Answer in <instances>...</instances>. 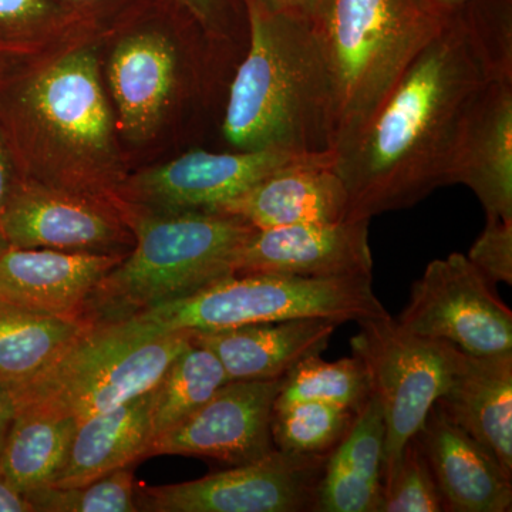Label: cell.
Returning a JSON list of instances; mask_svg holds the SVG:
<instances>
[{
  "mask_svg": "<svg viewBox=\"0 0 512 512\" xmlns=\"http://www.w3.org/2000/svg\"><path fill=\"white\" fill-rule=\"evenodd\" d=\"M505 73H512V0H470L451 10L372 119L336 151L346 220L406 210L450 185L468 114Z\"/></svg>",
  "mask_w": 512,
  "mask_h": 512,
  "instance_id": "6da1fadb",
  "label": "cell"
},
{
  "mask_svg": "<svg viewBox=\"0 0 512 512\" xmlns=\"http://www.w3.org/2000/svg\"><path fill=\"white\" fill-rule=\"evenodd\" d=\"M103 39L0 67V133L23 180L120 208L130 174L101 72Z\"/></svg>",
  "mask_w": 512,
  "mask_h": 512,
  "instance_id": "7a4b0ae2",
  "label": "cell"
},
{
  "mask_svg": "<svg viewBox=\"0 0 512 512\" xmlns=\"http://www.w3.org/2000/svg\"><path fill=\"white\" fill-rule=\"evenodd\" d=\"M247 53L229 84L222 134L235 150L333 153L332 87L311 19L244 0Z\"/></svg>",
  "mask_w": 512,
  "mask_h": 512,
  "instance_id": "3957f363",
  "label": "cell"
},
{
  "mask_svg": "<svg viewBox=\"0 0 512 512\" xmlns=\"http://www.w3.org/2000/svg\"><path fill=\"white\" fill-rule=\"evenodd\" d=\"M120 212L134 245L87 299L80 319L90 328L121 322L237 274L239 251L255 229L220 211H156L124 201Z\"/></svg>",
  "mask_w": 512,
  "mask_h": 512,
  "instance_id": "277c9868",
  "label": "cell"
},
{
  "mask_svg": "<svg viewBox=\"0 0 512 512\" xmlns=\"http://www.w3.org/2000/svg\"><path fill=\"white\" fill-rule=\"evenodd\" d=\"M451 10L431 0H318L311 19L332 87L333 154L362 130Z\"/></svg>",
  "mask_w": 512,
  "mask_h": 512,
  "instance_id": "5b68a950",
  "label": "cell"
},
{
  "mask_svg": "<svg viewBox=\"0 0 512 512\" xmlns=\"http://www.w3.org/2000/svg\"><path fill=\"white\" fill-rule=\"evenodd\" d=\"M101 72L121 140L144 144L210 86L212 42L174 0H150L107 33ZM101 46V47H103Z\"/></svg>",
  "mask_w": 512,
  "mask_h": 512,
  "instance_id": "8992f818",
  "label": "cell"
},
{
  "mask_svg": "<svg viewBox=\"0 0 512 512\" xmlns=\"http://www.w3.org/2000/svg\"><path fill=\"white\" fill-rule=\"evenodd\" d=\"M387 315L372 276L234 274L121 322L148 335H164L305 318L359 323Z\"/></svg>",
  "mask_w": 512,
  "mask_h": 512,
  "instance_id": "52a82bcc",
  "label": "cell"
},
{
  "mask_svg": "<svg viewBox=\"0 0 512 512\" xmlns=\"http://www.w3.org/2000/svg\"><path fill=\"white\" fill-rule=\"evenodd\" d=\"M190 343V332L148 335L126 322L94 326L16 394V406L40 407L82 423L153 390Z\"/></svg>",
  "mask_w": 512,
  "mask_h": 512,
  "instance_id": "ba28073f",
  "label": "cell"
},
{
  "mask_svg": "<svg viewBox=\"0 0 512 512\" xmlns=\"http://www.w3.org/2000/svg\"><path fill=\"white\" fill-rule=\"evenodd\" d=\"M359 326L350 345L365 365L370 390L382 407L384 480L447 389L461 350L443 340L412 335L390 315L362 320Z\"/></svg>",
  "mask_w": 512,
  "mask_h": 512,
  "instance_id": "9c48e42d",
  "label": "cell"
},
{
  "mask_svg": "<svg viewBox=\"0 0 512 512\" xmlns=\"http://www.w3.org/2000/svg\"><path fill=\"white\" fill-rule=\"evenodd\" d=\"M328 456L274 450L252 463L198 480L137 488L138 511H316Z\"/></svg>",
  "mask_w": 512,
  "mask_h": 512,
  "instance_id": "30bf717a",
  "label": "cell"
},
{
  "mask_svg": "<svg viewBox=\"0 0 512 512\" xmlns=\"http://www.w3.org/2000/svg\"><path fill=\"white\" fill-rule=\"evenodd\" d=\"M464 254L434 259L414 282L396 320L412 335L443 340L468 355L512 352V312Z\"/></svg>",
  "mask_w": 512,
  "mask_h": 512,
  "instance_id": "8fae6325",
  "label": "cell"
},
{
  "mask_svg": "<svg viewBox=\"0 0 512 512\" xmlns=\"http://www.w3.org/2000/svg\"><path fill=\"white\" fill-rule=\"evenodd\" d=\"M322 156L275 148L232 153L192 150L128 175L121 200L156 211H218L275 171Z\"/></svg>",
  "mask_w": 512,
  "mask_h": 512,
  "instance_id": "7c38bea8",
  "label": "cell"
},
{
  "mask_svg": "<svg viewBox=\"0 0 512 512\" xmlns=\"http://www.w3.org/2000/svg\"><path fill=\"white\" fill-rule=\"evenodd\" d=\"M285 377L227 382L207 403L151 441L147 458H212L229 467L252 463L276 450L272 410Z\"/></svg>",
  "mask_w": 512,
  "mask_h": 512,
  "instance_id": "4fadbf2b",
  "label": "cell"
},
{
  "mask_svg": "<svg viewBox=\"0 0 512 512\" xmlns=\"http://www.w3.org/2000/svg\"><path fill=\"white\" fill-rule=\"evenodd\" d=\"M9 247L127 254L134 245L116 205L22 180L0 215Z\"/></svg>",
  "mask_w": 512,
  "mask_h": 512,
  "instance_id": "5bb4252c",
  "label": "cell"
},
{
  "mask_svg": "<svg viewBox=\"0 0 512 512\" xmlns=\"http://www.w3.org/2000/svg\"><path fill=\"white\" fill-rule=\"evenodd\" d=\"M369 224L345 220L255 228L239 251L237 274L372 276Z\"/></svg>",
  "mask_w": 512,
  "mask_h": 512,
  "instance_id": "9a60e30c",
  "label": "cell"
},
{
  "mask_svg": "<svg viewBox=\"0 0 512 512\" xmlns=\"http://www.w3.org/2000/svg\"><path fill=\"white\" fill-rule=\"evenodd\" d=\"M476 194L487 221H512V73L485 87L458 138L450 185Z\"/></svg>",
  "mask_w": 512,
  "mask_h": 512,
  "instance_id": "2e32d148",
  "label": "cell"
},
{
  "mask_svg": "<svg viewBox=\"0 0 512 512\" xmlns=\"http://www.w3.org/2000/svg\"><path fill=\"white\" fill-rule=\"evenodd\" d=\"M124 256L8 247L0 255V299L80 319L94 288Z\"/></svg>",
  "mask_w": 512,
  "mask_h": 512,
  "instance_id": "e0dca14e",
  "label": "cell"
},
{
  "mask_svg": "<svg viewBox=\"0 0 512 512\" xmlns=\"http://www.w3.org/2000/svg\"><path fill=\"white\" fill-rule=\"evenodd\" d=\"M444 511L510 512L512 474L434 404L417 433Z\"/></svg>",
  "mask_w": 512,
  "mask_h": 512,
  "instance_id": "ac0fdd59",
  "label": "cell"
},
{
  "mask_svg": "<svg viewBox=\"0 0 512 512\" xmlns=\"http://www.w3.org/2000/svg\"><path fill=\"white\" fill-rule=\"evenodd\" d=\"M335 154L282 168L221 207L256 229L346 220L348 192Z\"/></svg>",
  "mask_w": 512,
  "mask_h": 512,
  "instance_id": "d6986e66",
  "label": "cell"
},
{
  "mask_svg": "<svg viewBox=\"0 0 512 512\" xmlns=\"http://www.w3.org/2000/svg\"><path fill=\"white\" fill-rule=\"evenodd\" d=\"M342 323L305 318L238 328L190 332L191 340L211 350L228 382L281 379L308 357L328 348Z\"/></svg>",
  "mask_w": 512,
  "mask_h": 512,
  "instance_id": "ffe728a7",
  "label": "cell"
},
{
  "mask_svg": "<svg viewBox=\"0 0 512 512\" xmlns=\"http://www.w3.org/2000/svg\"><path fill=\"white\" fill-rule=\"evenodd\" d=\"M437 404L512 474V352L460 360Z\"/></svg>",
  "mask_w": 512,
  "mask_h": 512,
  "instance_id": "44dd1931",
  "label": "cell"
},
{
  "mask_svg": "<svg viewBox=\"0 0 512 512\" xmlns=\"http://www.w3.org/2000/svg\"><path fill=\"white\" fill-rule=\"evenodd\" d=\"M153 390L77 424L69 453L50 487H79L147 458Z\"/></svg>",
  "mask_w": 512,
  "mask_h": 512,
  "instance_id": "7402d4cb",
  "label": "cell"
},
{
  "mask_svg": "<svg viewBox=\"0 0 512 512\" xmlns=\"http://www.w3.org/2000/svg\"><path fill=\"white\" fill-rule=\"evenodd\" d=\"M384 440L386 427L382 407L370 394L345 439L326 460L316 511L380 512Z\"/></svg>",
  "mask_w": 512,
  "mask_h": 512,
  "instance_id": "603a6c76",
  "label": "cell"
},
{
  "mask_svg": "<svg viewBox=\"0 0 512 512\" xmlns=\"http://www.w3.org/2000/svg\"><path fill=\"white\" fill-rule=\"evenodd\" d=\"M89 329L82 319L0 299V386L23 392Z\"/></svg>",
  "mask_w": 512,
  "mask_h": 512,
  "instance_id": "cb8c5ba5",
  "label": "cell"
},
{
  "mask_svg": "<svg viewBox=\"0 0 512 512\" xmlns=\"http://www.w3.org/2000/svg\"><path fill=\"white\" fill-rule=\"evenodd\" d=\"M76 429L73 417L35 406H16L0 451V471L23 495L50 487L62 470Z\"/></svg>",
  "mask_w": 512,
  "mask_h": 512,
  "instance_id": "d4e9b609",
  "label": "cell"
},
{
  "mask_svg": "<svg viewBox=\"0 0 512 512\" xmlns=\"http://www.w3.org/2000/svg\"><path fill=\"white\" fill-rule=\"evenodd\" d=\"M106 36L53 0H0V67L36 62Z\"/></svg>",
  "mask_w": 512,
  "mask_h": 512,
  "instance_id": "484cf974",
  "label": "cell"
},
{
  "mask_svg": "<svg viewBox=\"0 0 512 512\" xmlns=\"http://www.w3.org/2000/svg\"><path fill=\"white\" fill-rule=\"evenodd\" d=\"M227 382L220 360L191 340L153 389L151 441L200 409Z\"/></svg>",
  "mask_w": 512,
  "mask_h": 512,
  "instance_id": "4316f807",
  "label": "cell"
},
{
  "mask_svg": "<svg viewBox=\"0 0 512 512\" xmlns=\"http://www.w3.org/2000/svg\"><path fill=\"white\" fill-rule=\"evenodd\" d=\"M370 394L369 376L360 357L325 362L318 355L302 360L285 376L275 404L322 402L359 412Z\"/></svg>",
  "mask_w": 512,
  "mask_h": 512,
  "instance_id": "83f0119b",
  "label": "cell"
},
{
  "mask_svg": "<svg viewBox=\"0 0 512 512\" xmlns=\"http://www.w3.org/2000/svg\"><path fill=\"white\" fill-rule=\"evenodd\" d=\"M355 410L322 402L274 404L271 419L276 450L285 453L330 454L345 439Z\"/></svg>",
  "mask_w": 512,
  "mask_h": 512,
  "instance_id": "f1b7e54d",
  "label": "cell"
},
{
  "mask_svg": "<svg viewBox=\"0 0 512 512\" xmlns=\"http://www.w3.org/2000/svg\"><path fill=\"white\" fill-rule=\"evenodd\" d=\"M35 512H136V484L128 467L79 487H45L25 495Z\"/></svg>",
  "mask_w": 512,
  "mask_h": 512,
  "instance_id": "f546056e",
  "label": "cell"
},
{
  "mask_svg": "<svg viewBox=\"0 0 512 512\" xmlns=\"http://www.w3.org/2000/svg\"><path fill=\"white\" fill-rule=\"evenodd\" d=\"M443 500L419 440L404 447L392 473L383 480L380 512H441Z\"/></svg>",
  "mask_w": 512,
  "mask_h": 512,
  "instance_id": "4dcf8cb0",
  "label": "cell"
},
{
  "mask_svg": "<svg viewBox=\"0 0 512 512\" xmlns=\"http://www.w3.org/2000/svg\"><path fill=\"white\" fill-rule=\"evenodd\" d=\"M194 19L212 42L234 45L238 37L248 36L244 0H174Z\"/></svg>",
  "mask_w": 512,
  "mask_h": 512,
  "instance_id": "1f68e13d",
  "label": "cell"
},
{
  "mask_svg": "<svg viewBox=\"0 0 512 512\" xmlns=\"http://www.w3.org/2000/svg\"><path fill=\"white\" fill-rule=\"evenodd\" d=\"M467 258L491 282L512 284V221H487Z\"/></svg>",
  "mask_w": 512,
  "mask_h": 512,
  "instance_id": "d6a6232c",
  "label": "cell"
},
{
  "mask_svg": "<svg viewBox=\"0 0 512 512\" xmlns=\"http://www.w3.org/2000/svg\"><path fill=\"white\" fill-rule=\"evenodd\" d=\"M53 2L107 35L131 18L137 10L147 5L150 0H53Z\"/></svg>",
  "mask_w": 512,
  "mask_h": 512,
  "instance_id": "836d02e7",
  "label": "cell"
},
{
  "mask_svg": "<svg viewBox=\"0 0 512 512\" xmlns=\"http://www.w3.org/2000/svg\"><path fill=\"white\" fill-rule=\"evenodd\" d=\"M22 180V175L10 154L8 144L0 133V215L5 211L6 205L18 190Z\"/></svg>",
  "mask_w": 512,
  "mask_h": 512,
  "instance_id": "e575fe53",
  "label": "cell"
},
{
  "mask_svg": "<svg viewBox=\"0 0 512 512\" xmlns=\"http://www.w3.org/2000/svg\"><path fill=\"white\" fill-rule=\"evenodd\" d=\"M0 512H35L28 498L8 483L0 471Z\"/></svg>",
  "mask_w": 512,
  "mask_h": 512,
  "instance_id": "d590c367",
  "label": "cell"
},
{
  "mask_svg": "<svg viewBox=\"0 0 512 512\" xmlns=\"http://www.w3.org/2000/svg\"><path fill=\"white\" fill-rule=\"evenodd\" d=\"M16 413L15 396L0 386V451L5 444L6 436Z\"/></svg>",
  "mask_w": 512,
  "mask_h": 512,
  "instance_id": "8d00e7d4",
  "label": "cell"
},
{
  "mask_svg": "<svg viewBox=\"0 0 512 512\" xmlns=\"http://www.w3.org/2000/svg\"><path fill=\"white\" fill-rule=\"evenodd\" d=\"M318 0H266L271 8L296 16H311Z\"/></svg>",
  "mask_w": 512,
  "mask_h": 512,
  "instance_id": "74e56055",
  "label": "cell"
},
{
  "mask_svg": "<svg viewBox=\"0 0 512 512\" xmlns=\"http://www.w3.org/2000/svg\"><path fill=\"white\" fill-rule=\"evenodd\" d=\"M431 2L436 3V5H439L440 8L453 10L460 8V6H463L464 3L470 2V0H431Z\"/></svg>",
  "mask_w": 512,
  "mask_h": 512,
  "instance_id": "f35d334b",
  "label": "cell"
},
{
  "mask_svg": "<svg viewBox=\"0 0 512 512\" xmlns=\"http://www.w3.org/2000/svg\"><path fill=\"white\" fill-rule=\"evenodd\" d=\"M8 247H9L8 242H6L5 237H3L2 232H0V255H2L3 251H5V249Z\"/></svg>",
  "mask_w": 512,
  "mask_h": 512,
  "instance_id": "ab89813d",
  "label": "cell"
}]
</instances>
